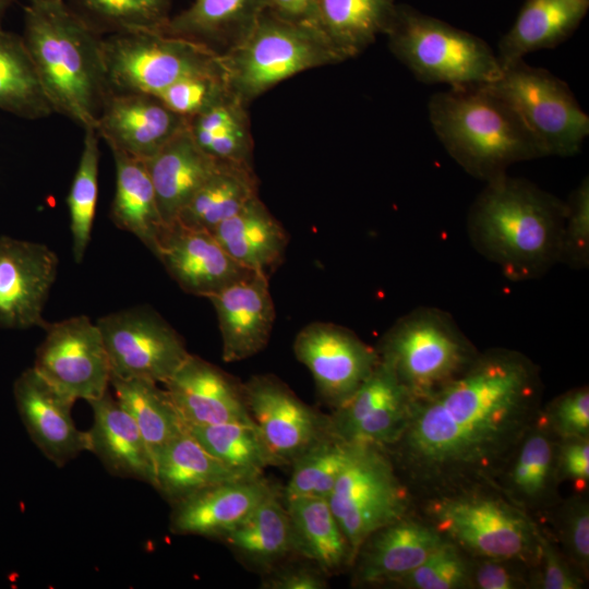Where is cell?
<instances>
[{"instance_id": "obj_23", "label": "cell", "mask_w": 589, "mask_h": 589, "mask_svg": "<svg viewBox=\"0 0 589 589\" xmlns=\"http://www.w3.org/2000/svg\"><path fill=\"white\" fill-rule=\"evenodd\" d=\"M268 279L250 273L208 298L217 315L225 362L251 358L268 344L276 317Z\"/></svg>"}, {"instance_id": "obj_54", "label": "cell", "mask_w": 589, "mask_h": 589, "mask_svg": "<svg viewBox=\"0 0 589 589\" xmlns=\"http://www.w3.org/2000/svg\"><path fill=\"white\" fill-rule=\"evenodd\" d=\"M26 1H27V4H33V3H38V2L48 1V0H26Z\"/></svg>"}, {"instance_id": "obj_52", "label": "cell", "mask_w": 589, "mask_h": 589, "mask_svg": "<svg viewBox=\"0 0 589 589\" xmlns=\"http://www.w3.org/2000/svg\"><path fill=\"white\" fill-rule=\"evenodd\" d=\"M318 1L266 0V10L285 21L316 27Z\"/></svg>"}, {"instance_id": "obj_28", "label": "cell", "mask_w": 589, "mask_h": 589, "mask_svg": "<svg viewBox=\"0 0 589 589\" xmlns=\"http://www.w3.org/2000/svg\"><path fill=\"white\" fill-rule=\"evenodd\" d=\"M212 233L238 264L268 278L283 263L288 245L286 229L259 195Z\"/></svg>"}, {"instance_id": "obj_47", "label": "cell", "mask_w": 589, "mask_h": 589, "mask_svg": "<svg viewBox=\"0 0 589 589\" xmlns=\"http://www.w3.org/2000/svg\"><path fill=\"white\" fill-rule=\"evenodd\" d=\"M538 558L530 572L532 589H582L585 578L574 568L556 542L539 522Z\"/></svg>"}, {"instance_id": "obj_6", "label": "cell", "mask_w": 589, "mask_h": 589, "mask_svg": "<svg viewBox=\"0 0 589 589\" xmlns=\"http://www.w3.org/2000/svg\"><path fill=\"white\" fill-rule=\"evenodd\" d=\"M342 61L320 29L267 10L242 40L220 55L228 91L244 106L293 75Z\"/></svg>"}, {"instance_id": "obj_11", "label": "cell", "mask_w": 589, "mask_h": 589, "mask_svg": "<svg viewBox=\"0 0 589 589\" xmlns=\"http://www.w3.org/2000/svg\"><path fill=\"white\" fill-rule=\"evenodd\" d=\"M103 58L109 91L155 96L184 76L221 65L208 47L160 32L104 36Z\"/></svg>"}, {"instance_id": "obj_31", "label": "cell", "mask_w": 589, "mask_h": 589, "mask_svg": "<svg viewBox=\"0 0 589 589\" xmlns=\"http://www.w3.org/2000/svg\"><path fill=\"white\" fill-rule=\"evenodd\" d=\"M291 526L293 555L317 566L328 577L352 567L354 556L327 498L284 501Z\"/></svg>"}, {"instance_id": "obj_19", "label": "cell", "mask_w": 589, "mask_h": 589, "mask_svg": "<svg viewBox=\"0 0 589 589\" xmlns=\"http://www.w3.org/2000/svg\"><path fill=\"white\" fill-rule=\"evenodd\" d=\"M154 255L185 292L209 298L247 276L209 231L175 221L160 233Z\"/></svg>"}, {"instance_id": "obj_4", "label": "cell", "mask_w": 589, "mask_h": 589, "mask_svg": "<svg viewBox=\"0 0 589 589\" xmlns=\"http://www.w3.org/2000/svg\"><path fill=\"white\" fill-rule=\"evenodd\" d=\"M428 112L449 156L485 182L506 173L515 163L545 156L518 113L488 84L435 93Z\"/></svg>"}, {"instance_id": "obj_16", "label": "cell", "mask_w": 589, "mask_h": 589, "mask_svg": "<svg viewBox=\"0 0 589 589\" xmlns=\"http://www.w3.org/2000/svg\"><path fill=\"white\" fill-rule=\"evenodd\" d=\"M412 400L393 369L380 358L357 392L329 414L330 431L350 444L388 448L401 434Z\"/></svg>"}, {"instance_id": "obj_17", "label": "cell", "mask_w": 589, "mask_h": 589, "mask_svg": "<svg viewBox=\"0 0 589 589\" xmlns=\"http://www.w3.org/2000/svg\"><path fill=\"white\" fill-rule=\"evenodd\" d=\"M59 260L46 244L0 237V327L44 328V306Z\"/></svg>"}, {"instance_id": "obj_13", "label": "cell", "mask_w": 589, "mask_h": 589, "mask_svg": "<svg viewBox=\"0 0 589 589\" xmlns=\"http://www.w3.org/2000/svg\"><path fill=\"white\" fill-rule=\"evenodd\" d=\"M33 368L74 400L101 397L110 385V365L100 330L85 315L44 327Z\"/></svg>"}, {"instance_id": "obj_18", "label": "cell", "mask_w": 589, "mask_h": 589, "mask_svg": "<svg viewBox=\"0 0 589 589\" xmlns=\"http://www.w3.org/2000/svg\"><path fill=\"white\" fill-rule=\"evenodd\" d=\"M13 396L29 438L55 466L63 467L89 450L87 431L80 430L71 414L76 400L50 384L33 366L17 376Z\"/></svg>"}, {"instance_id": "obj_42", "label": "cell", "mask_w": 589, "mask_h": 589, "mask_svg": "<svg viewBox=\"0 0 589 589\" xmlns=\"http://www.w3.org/2000/svg\"><path fill=\"white\" fill-rule=\"evenodd\" d=\"M99 135L94 128L84 129L83 148L67 205L70 216L72 253L81 263L89 244L98 196Z\"/></svg>"}, {"instance_id": "obj_37", "label": "cell", "mask_w": 589, "mask_h": 589, "mask_svg": "<svg viewBox=\"0 0 589 589\" xmlns=\"http://www.w3.org/2000/svg\"><path fill=\"white\" fill-rule=\"evenodd\" d=\"M115 397L131 416L154 458L187 425L168 392L158 383L140 378L110 376Z\"/></svg>"}, {"instance_id": "obj_53", "label": "cell", "mask_w": 589, "mask_h": 589, "mask_svg": "<svg viewBox=\"0 0 589 589\" xmlns=\"http://www.w3.org/2000/svg\"><path fill=\"white\" fill-rule=\"evenodd\" d=\"M16 0H0V28L2 27L1 22L3 20L4 14L7 13L8 9L15 2Z\"/></svg>"}, {"instance_id": "obj_40", "label": "cell", "mask_w": 589, "mask_h": 589, "mask_svg": "<svg viewBox=\"0 0 589 589\" xmlns=\"http://www.w3.org/2000/svg\"><path fill=\"white\" fill-rule=\"evenodd\" d=\"M99 35L161 32L171 17L172 0H64Z\"/></svg>"}, {"instance_id": "obj_15", "label": "cell", "mask_w": 589, "mask_h": 589, "mask_svg": "<svg viewBox=\"0 0 589 589\" xmlns=\"http://www.w3.org/2000/svg\"><path fill=\"white\" fill-rule=\"evenodd\" d=\"M293 353L310 371L318 396L333 410L342 406L380 362L375 347L344 326L313 322L293 341Z\"/></svg>"}, {"instance_id": "obj_3", "label": "cell", "mask_w": 589, "mask_h": 589, "mask_svg": "<svg viewBox=\"0 0 589 589\" xmlns=\"http://www.w3.org/2000/svg\"><path fill=\"white\" fill-rule=\"evenodd\" d=\"M22 37L53 111L96 129L109 93L103 36L64 0H48L25 7Z\"/></svg>"}, {"instance_id": "obj_30", "label": "cell", "mask_w": 589, "mask_h": 589, "mask_svg": "<svg viewBox=\"0 0 589 589\" xmlns=\"http://www.w3.org/2000/svg\"><path fill=\"white\" fill-rule=\"evenodd\" d=\"M266 10V0H194L171 15L160 33L221 55L242 40Z\"/></svg>"}, {"instance_id": "obj_24", "label": "cell", "mask_w": 589, "mask_h": 589, "mask_svg": "<svg viewBox=\"0 0 589 589\" xmlns=\"http://www.w3.org/2000/svg\"><path fill=\"white\" fill-rule=\"evenodd\" d=\"M445 541L416 510L365 539L352 564L353 584L382 587L422 564Z\"/></svg>"}, {"instance_id": "obj_9", "label": "cell", "mask_w": 589, "mask_h": 589, "mask_svg": "<svg viewBox=\"0 0 589 589\" xmlns=\"http://www.w3.org/2000/svg\"><path fill=\"white\" fill-rule=\"evenodd\" d=\"M327 501L354 557L371 533L417 510L387 449L370 444H354Z\"/></svg>"}, {"instance_id": "obj_22", "label": "cell", "mask_w": 589, "mask_h": 589, "mask_svg": "<svg viewBox=\"0 0 589 589\" xmlns=\"http://www.w3.org/2000/svg\"><path fill=\"white\" fill-rule=\"evenodd\" d=\"M187 426L252 422L243 383L191 354L164 383Z\"/></svg>"}, {"instance_id": "obj_43", "label": "cell", "mask_w": 589, "mask_h": 589, "mask_svg": "<svg viewBox=\"0 0 589 589\" xmlns=\"http://www.w3.org/2000/svg\"><path fill=\"white\" fill-rule=\"evenodd\" d=\"M472 558L449 541L416 568L382 587L396 589H472Z\"/></svg>"}, {"instance_id": "obj_26", "label": "cell", "mask_w": 589, "mask_h": 589, "mask_svg": "<svg viewBox=\"0 0 589 589\" xmlns=\"http://www.w3.org/2000/svg\"><path fill=\"white\" fill-rule=\"evenodd\" d=\"M93 424L87 431L89 450L112 476L154 485L155 462L131 416L109 390L88 401Z\"/></svg>"}, {"instance_id": "obj_20", "label": "cell", "mask_w": 589, "mask_h": 589, "mask_svg": "<svg viewBox=\"0 0 589 589\" xmlns=\"http://www.w3.org/2000/svg\"><path fill=\"white\" fill-rule=\"evenodd\" d=\"M558 441L539 412L492 483L536 521L546 517L561 501Z\"/></svg>"}, {"instance_id": "obj_10", "label": "cell", "mask_w": 589, "mask_h": 589, "mask_svg": "<svg viewBox=\"0 0 589 589\" xmlns=\"http://www.w3.org/2000/svg\"><path fill=\"white\" fill-rule=\"evenodd\" d=\"M488 85L518 113L545 156L579 153L589 117L566 82L520 59L502 68Z\"/></svg>"}, {"instance_id": "obj_35", "label": "cell", "mask_w": 589, "mask_h": 589, "mask_svg": "<svg viewBox=\"0 0 589 589\" xmlns=\"http://www.w3.org/2000/svg\"><path fill=\"white\" fill-rule=\"evenodd\" d=\"M397 5L396 0H320L316 27L348 60L386 34Z\"/></svg>"}, {"instance_id": "obj_7", "label": "cell", "mask_w": 589, "mask_h": 589, "mask_svg": "<svg viewBox=\"0 0 589 589\" xmlns=\"http://www.w3.org/2000/svg\"><path fill=\"white\" fill-rule=\"evenodd\" d=\"M385 35L392 53L424 84L482 85L502 72L482 38L408 4L398 3Z\"/></svg>"}, {"instance_id": "obj_29", "label": "cell", "mask_w": 589, "mask_h": 589, "mask_svg": "<svg viewBox=\"0 0 589 589\" xmlns=\"http://www.w3.org/2000/svg\"><path fill=\"white\" fill-rule=\"evenodd\" d=\"M588 9L589 0H525L514 24L498 41L496 56L501 68L567 40Z\"/></svg>"}, {"instance_id": "obj_45", "label": "cell", "mask_w": 589, "mask_h": 589, "mask_svg": "<svg viewBox=\"0 0 589 589\" xmlns=\"http://www.w3.org/2000/svg\"><path fill=\"white\" fill-rule=\"evenodd\" d=\"M229 94L220 65L184 76L159 93L157 97L170 110L190 119L211 108Z\"/></svg>"}, {"instance_id": "obj_34", "label": "cell", "mask_w": 589, "mask_h": 589, "mask_svg": "<svg viewBox=\"0 0 589 589\" xmlns=\"http://www.w3.org/2000/svg\"><path fill=\"white\" fill-rule=\"evenodd\" d=\"M239 478L185 429L155 458L153 488L173 505L208 486Z\"/></svg>"}, {"instance_id": "obj_44", "label": "cell", "mask_w": 589, "mask_h": 589, "mask_svg": "<svg viewBox=\"0 0 589 589\" xmlns=\"http://www.w3.org/2000/svg\"><path fill=\"white\" fill-rule=\"evenodd\" d=\"M553 527V540L574 568L589 575V503L585 493L561 500L546 516Z\"/></svg>"}, {"instance_id": "obj_39", "label": "cell", "mask_w": 589, "mask_h": 589, "mask_svg": "<svg viewBox=\"0 0 589 589\" xmlns=\"http://www.w3.org/2000/svg\"><path fill=\"white\" fill-rule=\"evenodd\" d=\"M201 445L240 478L263 476L272 466L268 452L253 422H226L187 426Z\"/></svg>"}, {"instance_id": "obj_38", "label": "cell", "mask_w": 589, "mask_h": 589, "mask_svg": "<svg viewBox=\"0 0 589 589\" xmlns=\"http://www.w3.org/2000/svg\"><path fill=\"white\" fill-rule=\"evenodd\" d=\"M0 109L24 119L53 113L22 36L0 28Z\"/></svg>"}, {"instance_id": "obj_12", "label": "cell", "mask_w": 589, "mask_h": 589, "mask_svg": "<svg viewBox=\"0 0 589 589\" xmlns=\"http://www.w3.org/2000/svg\"><path fill=\"white\" fill-rule=\"evenodd\" d=\"M110 376L164 384L190 356L179 333L156 311L134 306L96 321Z\"/></svg>"}, {"instance_id": "obj_33", "label": "cell", "mask_w": 589, "mask_h": 589, "mask_svg": "<svg viewBox=\"0 0 589 589\" xmlns=\"http://www.w3.org/2000/svg\"><path fill=\"white\" fill-rule=\"evenodd\" d=\"M116 166V189L110 218L120 229L135 236L153 254L166 226L143 159L110 148Z\"/></svg>"}, {"instance_id": "obj_1", "label": "cell", "mask_w": 589, "mask_h": 589, "mask_svg": "<svg viewBox=\"0 0 589 589\" xmlns=\"http://www.w3.org/2000/svg\"><path fill=\"white\" fill-rule=\"evenodd\" d=\"M539 366L507 348L480 351L457 377L413 398L389 453L417 502L491 484L542 408Z\"/></svg>"}, {"instance_id": "obj_41", "label": "cell", "mask_w": 589, "mask_h": 589, "mask_svg": "<svg viewBox=\"0 0 589 589\" xmlns=\"http://www.w3.org/2000/svg\"><path fill=\"white\" fill-rule=\"evenodd\" d=\"M354 444L332 431L315 442L291 465L289 481L281 489L284 501L297 497L327 498L347 465Z\"/></svg>"}, {"instance_id": "obj_32", "label": "cell", "mask_w": 589, "mask_h": 589, "mask_svg": "<svg viewBox=\"0 0 589 589\" xmlns=\"http://www.w3.org/2000/svg\"><path fill=\"white\" fill-rule=\"evenodd\" d=\"M223 541L248 567L262 574L293 555L289 515L277 488Z\"/></svg>"}, {"instance_id": "obj_48", "label": "cell", "mask_w": 589, "mask_h": 589, "mask_svg": "<svg viewBox=\"0 0 589 589\" xmlns=\"http://www.w3.org/2000/svg\"><path fill=\"white\" fill-rule=\"evenodd\" d=\"M540 416L560 438L589 437V389L580 386L555 397Z\"/></svg>"}, {"instance_id": "obj_49", "label": "cell", "mask_w": 589, "mask_h": 589, "mask_svg": "<svg viewBox=\"0 0 589 589\" xmlns=\"http://www.w3.org/2000/svg\"><path fill=\"white\" fill-rule=\"evenodd\" d=\"M472 589H528L531 568L513 560L471 557Z\"/></svg>"}, {"instance_id": "obj_21", "label": "cell", "mask_w": 589, "mask_h": 589, "mask_svg": "<svg viewBox=\"0 0 589 589\" xmlns=\"http://www.w3.org/2000/svg\"><path fill=\"white\" fill-rule=\"evenodd\" d=\"M188 124L157 96L109 91L96 131L109 148L146 160Z\"/></svg>"}, {"instance_id": "obj_27", "label": "cell", "mask_w": 589, "mask_h": 589, "mask_svg": "<svg viewBox=\"0 0 589 589\" xmlns=\"http://www.w3.org/2000/svg\"><path fill=\"white\" fill-rule=\"evenodd\" d=\"M165 225L175 223L220 161L204 153L188 124L153 157L144 160Z\"/></svg>"}, {"instance_id": "obj_36", "label": "cell", "mask_w": 589, "mask_h": 589, "mask_svg": "<svg viewBox=\"0 0 589 589\" xmlns=\"http://www.w3.org/2000/svg\"><path fill=\"white\" fill-rule=\"evenodd\" d=\"M257 195L252 166L220 161L176 221L212 232Z\"/></svg>"}, {"instance_id": "obj_2", "label": "cell", "mask_w": 589, "mask_h": 589, "mask_svg": "<svg viewBox=\"0 0 589 589\" xmlns=\"http://www.w3.org/2000/svg\"><path fill=\"white\" fill-rule=\"evenodd\" d=\"M566 203L524 178L486 182L470 206L474 249L515 281L541 277L560 263Z\"/></svg>"}, {"instance_id": "obj_50", "label": "cell", "mask_w": 589, "mask_h": 589, "mask_svg": "<svg viewBox=\"0 0 589 589\" xmlns=\"http://www.w3.org/2000/svg\"><path fill=\"white\" fill-rule=\"evenodd\" d=\"M556 467L560 482L568 481L576 493H585L589 484V437L560 440Z\"/></svg>"}, {"instance_id": "obj_46", "label": "cell", "mask_w": 589, "mask_h": 589, "mask_svg": "<svg viewBox=\"0 0 589 589\" xmlns=\"http://www.w3.org/2000/svg\"><path fill=\"white\" fill-rule=\"evenodd\" d=\"M566 203L560 262L574 269L589 263V180L584 178Z\"/></svg>"}, {"instance_id": "obj_8", "label": "cell", "mask_w": 589, "mask_h": 589, "mask_svg": "<svg viewBox=\"0 0 589 589\" xmlns=\"http://www.w3.org/2000/svg\"><path fill=\"white\" fill-rule=\"evenodd\" d=\"M375 348L413 398L457 377L480 352L447 312L431 306L401 316Z\"/></svg>"}, {"instance_id": "obj_5", "label": "cell", "mask_w": 589, "mask_h": 589, "mask_svg": "<svg viewBox=\"0 0 589 589\" xmlns=\"http://www.w3.org/2000/svg\"><path fill=\"white\" fill-rule=\"evenodd\" d=\"M417 513L470 557L537 562L539 522L491 484L421 500Z\"/></svg>"}, {"instance_id": "obj_25", "label": "cell", "mask_w": 589, "mask_h": 589, "mask_svg": "<svg viewBox=\"0 0 589 589\" xmlns=\"http://www.w3.org/2000/svg\"><path fill=\"white\" fill-rule=\"evenodd\" d=\"M277 488L263 476L208 486L171 505L169 529L175 534L220 540Z\"/></svg>"}, {"instance_id": "obj_51", "label": "cell", "mask_w": 589, "mask_h": 589, "mask_svg": "<svg viewBox=\"0 0 589 589\" xmlns=\"http://www.w3.org/2000/svg\"><path fill=\"white\" fill-rule=\"evenodd\" d=\"M327 575L313 563L283 562L263 574V589H325Z\"/></svg>"}, {"instance_id": "obj_14", "label": "cell", "mask_w": 589, "mask_h": 589, "mask_svg": "<svg viewBox=\"0 0 589 589\" xmlns=\"http://www.w3.org/2000/svg\"><path fill=\"white\" fill-rule=\"evenodd\" d=\"M243 390L272 466H291L330 431L329 416L306 405L274 375H254L243 383Z\"/></svg>"}]
</instances>
